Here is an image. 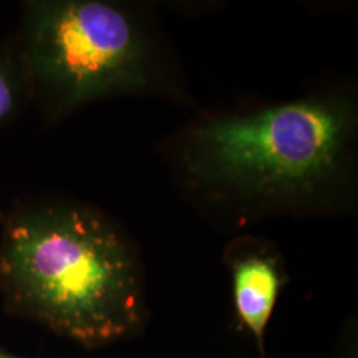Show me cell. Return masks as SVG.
<instances>
[{
	"instance_id": "3957f363",
	"label": "cell",
	"mask_w": 358,
	"mask_h": 358,
	"mask_svg": "<svg viewBox=\"0 0 358 358\" xmlns=\"http://www.w3.org/2000/svg\"><path fill=\"white\" fill-rule=\"evenodd\" d=\"M23 26L31 81L64 109L148 84L140 31L115 4L32 0L24 6Z\"/></svg>"
},
{
	"instance_id": "5b68a950",
	"label": "cell",
	"mask_w": 358,
	"mask_h": 358,
	"mask_svg": "<svg viewBox=\"0 0 358 358\" xmlns=\"http://www.w3.org/2000/svg\"><path fill=\"white\" fill-rule=\"evenodd\" d=\"M22 94L19 71L11 57L0 53V124L17 109Z\"/></svg>"
},
{
	"instance_id": "8992f818",
	"label": "cell",
	"mask_w": 358,
	"mask_h": 358,
	"mask_svg": "<svg viewBox=\"0 0 358 358\" xmlns=\"http://www.w3.org/2000/svg\"><path fill=\"white\" fill-rule=\"evenodd\" d=\"M0 358H22L16 355H13L11 352H8L4 346L0 345Z\"/></svg>"
},
{
	"instance_id": "52a82bcc",
	"label": "cell",
	"mask_w": 358,
	"mask_h": 358,
	"mask_svg": "<svg viewBox=\"0 0 358 358\" xmlns=\"http://www.w3.org/2000/svg\"><path fill=\"white\" fill-rule=\"evenodd\" d=\"M0 217H1V214H0Z\"/></svg>"
},
{
	"instance_id": "6da1fadb",
	"label": "cell",
	"mask_w": 358,
	"mask_h": 358,
	"mask_svg": "<svg viewBox=\"0 0 358 358\" xmlns=\"http://www.w3.org/2000/svg\"><path fill=\"white\" fill-rule=\"evenodd\" d=\"M0 291L7 308L87 349L141 329L140 271L127 239L77 206L26 207L0 238Z\"/></svg>"
},
{
	"instance_id": "7a4b0ae2",
	"label": "cell",
	"mask_w": 358,
	"mask_h": 358,
	"mask_svg": "<svg viewBox=\"0 0 358 358\" xmlns=\"http://www.w3.org/2000/svg\"><path fill=\"white\" fill-rule=\"evenodd\" d=\"M338 103L307 100L217 120L192 134L196 178L250 195H299L331 178L352 131Z\"/></svg>"
},
{
	"instance_id": "277c9868",
	"label": "cell",
	"mask_w": 358,
	"mask_h": 358,
	"mask_svg": "<svg viewBox=\"0 0 358 358\" xmlns=\"http://www.w3.org/2000/svg\"><path fill=\"white\" fill-rule=\"evenodd\" d=\"M234 306L264 358V334L284 284L279 259L267 251H241L231 259Z\"/></svg>"
}]
</instances>
